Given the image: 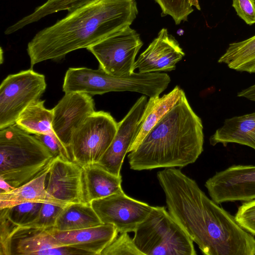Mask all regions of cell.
Segmentation results:
<instances>
[{
	"label": "cell",
	"instance_id": "obj_1",
	"mask_svg": "<svg viewBox=\"0 0 255 255\" xmlns=\"http://www.w3.org/2000/svg\"><path fill=\"white\" fill-rule=\"evenodd\" d=\"M170 214L206 255H235L248 232L235 216L209 199L196 182L175 167L157 173Z\"/></svg>",
	"mask_w": 255,
	"mask_h": 255
},
{
	"label": "cell",
	"instance_id": "obj_2",
	"mask_svg": "<svg viewBox=\"0 0 255 255\" xmlns=\"http://www.w3.org/2000/svg\"><path fill=\"white\" fill-rule=\"evenodd\" d=\"M138 14L135 0H92L38 31L28 43L30 68L88 48L130 26Z\"/></svg>",
	"mask_w": 255,
	"mask_h": 255
},
{
	"label": "cell",
	"instance_id": "obj_3",
	"mask_svg": "<svg viewBox=\"0 0 255 255\" xmlns=\"http://www.w3.org/2000/svg\"><path fill=\"white\" fill-rule=\"evenodd\" d=\"M203 127L184 94L129 152L130 168L134 170L182 168L195 162L203 151Z\"/></svg>",
	"mask_w": 255,
	"mask_h": 255
},
{
	"label": "cell",
	"instance_id": "obj_4",
	"mask_svg": "<svg viewBox=\"0 0 255 255\" xmlns=\"http://www.w3.org/2000/svg\"><path fill=\"white\" fill-rule=\"evenodd\" d=\"M55 157L16 124L0 129V179L18 187L48 170Z\"/></svg>",
	"mask_w": 255,
	"mask_h": 255
},
{
	"label": "cell",
	"instance_id": "obj_5",
	"mask_svg": "<svg viewBox=\"0 0 255 255\" xmlns=\"http://www.w3.org/2000/svg\"><path fill=\"white\" fill-rule=\"evenodd\" d=\"M143 255H196L193 241L164 207H154L134 231Z\"/></svg>",
	"mask_w": 255,
	"mask_h": 255
},
{
	"label": "cell",
	"instance_id": "obj_6",
	"mask_svg": "<svg viewBox=\"0 0 255 255\" xmlns=\"http://www.w3.org/2000/svg\"><path fill=\"white\" fill-rule=\"evenodd\" d=\"M118 127L110 113L95 111L72 135L68 148L71 160L82 167L98 163L112 143Z\"/></svg>",
	"mask_w": 255,
	"mask_h": 255
},
{
	"label": "cell",
	"instance_id": "obj_7",
	"mask_svg": "<svg viewBox=\"0 0 255 255\" xmlns=\"http://www.w3.org/2000/svg\"><path fill=\"white\" fill-rule=\"evenodd\" d=\"M46 86L45 76L32 68L8 75L0 85V129L15 125L28 107L40 100Z\"/></svg>",
	"mask_w": 255,
	"mask_h": 255
},
{
	"label": "cell",
	"instance_id": "obj_8",
	"mask_svg": "<svg viewBox=\"0 0 255 255\" xmlns=\"http://www.w3.org/2000/svg\"><path fill=\"white\" fill-rule=\"evenodd\" d=\"M143 45L139 35L130 26L123 28L87 48L107 73L123 76L134 72L135 57Z\"/></svg>",
	"mask_w": 255,
	"mask_h": 255
},
{
	"label": "cell",
	"instance_id": "obj_9",
	"mask_svg": "<svg viewBox=\"0 0 255 255\" xmlns=\"http://www.w3.org/2000/svg\"><path fill=\"white\" fill-rule=\"evenodd\" d=\"M91 204L102 223L114 225L120 233L134 232L153 208L124 191L93 200Z\"/></svg>",
	"mask_w": 255,
	"mask_h": 255
},
{
	"label": "cell",
	"instance_id": "obj_10",
	"mask_svg": "<svg viewBox=\"0 0 255 255\" xmlns=\"http://www.w3.org/2000/svg\"><path fill=\"white\" fill-rule=\"evenodd\" d=\"M215 202L255 200V165H238L217 172L205 182Z\"/></svg>",
	"mask_w": 255,
	"mask_h": 255
},
{
	"label": "cell",
	"instance_id": "obj_11",
	"mask_svg": "<svg viewBox=\"0 0 255 255\" xmlns=\"http://www.w3.org/2000/svg\"><path fill=\"white\" fill-rule=\"evenodd\" d=\"M147 102L145 95L141 96L124 119L118 123L115 137L97 163L115 175L121 176V170L125 157L138 132Z\"/></svg>",
	"mask_w": 255,
	"mask_h": 255
},
{
	"label": "cell",
	"instance_id": "obj_12",
	"mask_svg": "<svg viewBox=\"0 0 255 255\" xmlns=\"http://www.w3.org/2000/svg\"><path fill=\"white\" fill-rule=\"evenodd\" d=\"M52 109L53 132L68 149L74 132L95 111L94 101L91 95L86 93H65Z\"/></svg>",
	"mask_w": 255,
	"mask_h": 255
},
{
	"label": "cell",
	"instance_id": "obj_13",
	"mask_svg": "<svg viewBox=\"0 0 255 255\" xmlns=\"http://www.w3.org/2000/svg\"><path fill=\"white\" fill-rule=\"evenodd\" d=\"M47 192L68 204L85 202L83 190V167L60 156L52 160L47 174Z\"/></svg>",
	"mask_w": 255,
	"mask_h": 255
},
{
	"label": "cell",
	"instance_id": "obj_14",
	"mask_svg": "<svg viewBox=\"0 0 255 255\" xmlns=\"http://www.w3.org/2000/svg\"><path fill=\"white\" fill-rule=\"evenodd\" d=\"M184 56L178 42L164 28L139 56L134 69H138L139 73L171 71Z\"/></svg>",
	"mask_w": 255,
	"mask_h": 255
},
{
	"label": "cell",
	"instance_id": "obj_15",
	"mask_svg": "<svg viewBox=\"0 0 255 255\" xmlns=\"http://www.w3.org/2000/svg\"><path fill=\"white\" fill-rule=\"evenodd\" d=\"M116 227L110 224L68 231H56L53 236L63 246H70L87 255H101L118 236Z\"/></svg>",
	"mask_w": 255,
	"mask_h": 255
},
{
	"label": "cell",
	"instance_id": "obj_16",
	"mask_svg": "<svg viewBox=\"0 0 255 255\" xmlns=\"http://www.w3.org/2000/svg\"><path fill=\"white\" fill-rule=\"evenodd\" d=\"M53 228L19 226L12 237L11 255H36L42 251L63 247L54 237Z\"/></svg>",
	"mask_w": 255,
	"mask_h": 255
},
{
	"label": "cell",
	"instance_id": "obj_17",
	"mask_svg": "<svg viewBox=\"0 0 255 255\" xmlns=\"http://www.w3.org/2000/svg\"><path fill=\"white\" fill-rule=\"evenodd\" d=\"M122 176L107 171L97 163L83 167V190L85 202L123 192Z\"/></svg>",
	"mask_w": 255,
	"mask_h": 255
},
{
	"label": "cell",
	"instance_id": "obj_18",
	"mask_svg": "<svg viewBox=\"0 0 255 255\" xmlns=\"http://www.w3.org/2000/svg\"><path fill=\"white\" fill-rule=\"evenodd\" d=\"M48 172L9 191L0 192V209L30 202L48 203L61 207L70 204L57 199L47 192L45 181Z\"/></svg>",
	"mask_w": 255,
	"mask_h": 255
},
{
	"label": "cell",
	"instance_id": "obj_19",
	"mask_svg": "<svg viewBox=\"0 0 255 255\" xmlns=\"http://www.w3.org/2000/svg\"><path fill=\"white\" fill-rule=\"evenodd\" d=\"M209 141L213 146L218 143L226 146L229 143H236L255 150V112L225 120Z\"/></svg>",
	"mask_w": 255,
	"mask_h": 255
},
{
	"label": "cell",
	"instance_id": "obj_20",
	"mask_svg": "<svg viewBox=\"0 0 255 255\" xmlns=\"http://www.w3.org/2000/svg\"><path fill=\"white\" fill-rule=\"evenodd\" d=\"M184 92L176 86L171 92L161 97L149 98L139 126L138 132L128 152L134 150L154 126L180 100Z\"/></svg>",
	"mask_w": 255,
	"mask_h": 255
},
{
	"label": "cell",
	"instance_id": "obj_21",
	"mask_svg": "<svg viewBox=\"0 0 255 255\" xmlns=\"http://www.w3.org/2000/svg\"><path fill=\"white\" fill-rule=\"evenodd\" d=\"M103 224L91 203H74L65 206L58 216L54 229L68 231Z\"/></svg>",
	"mask_w": 255,
	"mask_h": 255
},
{
	"label": "cell",
	"instance_id": "obj_22",
	"mask_svg": "<svg viewBox=\"0 0 255 255\" xmlns=\"http://www.w3.org/2000/svg\"><path fill=\"white\" fill-rule=\"evenodd\" d=\"M53 118V109L46 108L44 101L39 100L23 111L15 124L29 133L50 134L58 139L52 128Z\"/></svg>",
	"mask_w": 255,
	"mask_h": 255
},
{
	"label": "cell",
	"instance_id": "obj_23",
	"mask_svg": "<svg viewBox=\"0 0 255 255\" xmlns=\"http://www.w3.org/2000/svg\"><path fill=\"white\" fill-rule=\"evenodd\" d=\"M218 62L237 71L255 73V35L230 43Z\"/></svg>",
	"mask_w": 255,
	"mask_h": 255
},
{
	"label": "cell",
	"instance_id": "obj_24",
	"mask_svg": "<svg viewBox=\"0 0 255 255\" xmlns=\"http://www.w3.org/2000/svg\"><path fill=\"white\" fill-rule=\"evenodd\" d=\"M92 0H47L37 7L34 11L8 27L4 34L8 35L17 31L25 26L36 22L44 17L59 11L67 10L71 12Z\"/></svg>",
	"mask_w": 255,
	"mask_h": 255
},
{
	"label": "cell",
	"instance_id": "obj_25",
	"mask_svg": "<svg viewBox=\"0 0 255 255\" xmlns=\"http://www.w3.org/2000/svg\"><path fill=\"white\" fill-rule=\"evenodd\" d=\"M42 203H25L2 209L7 218L18 226H25L38 217Z\"/></svg>",
	"mask_w": 255,
	"mask_h": 255
},
{
	"label": "cell",
	"instance_id": "obj_26",
	"mask_svg": "<svg viewBox=\"0 0 255 255\" xmlns=\"http://www.w3.org/2000/svg\"><path fill=\"white\" fill-rule=\"evenodd\" d=\"M120 234L103 251L101 255H143L128 233Z\"/></svg>",
	"mask_w": 255,
	"mask_h": 255
},
{
	"label": "cell",
	"instance_id": "obj_27",
	"mask_svg": "<svg viewBox=\"0 0 255 255\" xmlns=\"http://www.w3.org/2000/svg\"><path fill=\"white\" fill-rule=\"evenodd\" d=\"M65 207H61L48 203H42L37 218L29 227L50 228H53L57 218Z\"/></svg>",
	"mask_w": 255,
	"mask_h": 255
},
{
	"label": "cell",
	"instance_id": "obj_28",
	"mask_svg": "<svg viewBox=\"0 0 255 255\" xmlns=\"http://www.w3.org/2000/svg\"><path fill=\"white\" fill-rule=\"evenodd\" d=\"M0 255H11L12 237L19 227L11 222L0 209Z\"/></svg>",
	"mask_w": 255,
	"mask_h": 255
},
{
	"label": "cell",
	"instance_id": "obj_29",
	"mask_svg": "<svg viewBox=\"0 0 255 255\" xmlns=\"http://www.w3.org/2000/svg\"><path fill=\"white\" fill-rule=\"evenodd\" d=\"M235 217L243 229L255 236V200L246 202L240 206Z\"/></svg>",
	"mask_w": 255,
	"mask_h": 255
},
{
	"label": "cell",
	"instance_id": "obj_30",
	"mask_svg": "<svg viewBox=\"0 0 255 255\" xmlns=\"http://www.w3.org/2000/svg\"><path fill=\"white\" fill-rule=\"evenodd\" d=\"M232 6L247 24H255V0H233Z\"/></svg>",
	"mask_w": 255,
	"mask_h": 255
},
{
	"label": "cell",
	"instance_id": "obj_31",
	"mask_svg": "<svg viewBox=\"0 0 255 255\" xmlns=\"http://www.w3.org/2000/svg\"><path fill=\"white\" fill-rule=\"evenodd\" d=\"M87 255L85 252L70 246H63L39 252L37 255Z\"/></svg>",
	"mask_w": 255,
	"mask_h": 255
},
{
	"label": "cell",
	"instance_id": "obj_32",
	"mask_svg": "<svg viewBox=\"0 0 255 255\" xmlns=\"http://www.w3.org/2000/svg\"><path fill=\"white\" fill-rule=\"evenodd\" d=\"M238 96L255 102V84L239 92Z\"/></svg>",
	"mask_w": 255,
	"mask_h": 255
},
{
	"label": "cell",
	"instance_id": "obj_33",
	"mask_svg": "<svg viewBox=\"0 0 255 255\" xmlns=\"http://www.w3.org/2000/svg\"><path fill=\"white\" fill-rule=\"evenodd\" d=\"M0 192H8L15 188L1 179H0Z\"/></svg>",
	"mask_w": 255,
	"mask_h": 255
},
{
	"label": "cell",
	"instance_id": "obj_34",
	"mask_svg": "<svg viewBox=\"0 0 255 255\" xmlns=\"http://www.w3.org/2000/svg\"><path fill=\"white\" fill-rule=\"evenodd\" d=\"M189 1L192 6H195L198 10L201 9L198 0H189Z\"/></svg>",
	"mask_w": 255,
	"mask_h": 255
}]
</instances>
